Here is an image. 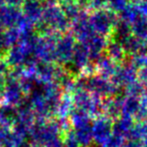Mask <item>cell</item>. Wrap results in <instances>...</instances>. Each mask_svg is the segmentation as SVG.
<instances>
[{"mask_svg":"<svg viewBox=\"0 0 147 147\" xmlns=\"http://www.w3.org/2000/svg\"><path fill=\"white\" fill-rule=\"evenodd\" d=\"M26 105L37 119H49L57 115V109L63 96L57 83H36L28 93Z\"/></svg>","mask_w":147,"mask_h":147,"instance_id":"obj_1","label":"cell"},{"mask_svg":"<svg viewBox=\"0 0 147 147\" xmlns=\"http://www.w3.org/2000/svg\"><path fill=\"white\" fill-rule=\"evenodd\" d=\"M106 55H108L110 59H112L116 63H122L125 55H126L122 45L116 40H112L108 42L106 47Z\"/></svg>","mask_w":147,"mask_h":147,"instance_id":"obj_16","label":"cell"},{"mask_svg":"<svg viewBox=\"0 0 147 147\" xmlns=\"http://www.w3.org/2000/svg\"><path fill=\"white\" fill-rule=\"evenodd\" d=\"M69 65L74 71L86 75V73L90 71L92 67H95V63L86 47L81 43H77Z\"/></svg>","mask_w":147,"mask_h":147,"instance_id":"obj_9","label":"cell"},{"mask_svg":"<svg viewBox=\"0 0 147 147\" xmlns=\"http://www.w3.org/2000/svg\"><path fill=\"white\" fill-rule=\"evenodd\" d=\"M53 1H55V3H57V4H59V3H63V4H65V3L69 2V0H53Z\"/></svg>","mask_w":147,"mask_h":147,"instance_id":"obj_21","label":"cell"},{"mask_svg":"<svg viewBox=\"0 0 147 147\" xmlns=\"http://www.w3.org/2000/svg\"><path fill=\"white\" fill-rule=\"evenodd\" d=\"M30 147H40V146H37V145H31Z\"/></svg>","mask_w":147,"mask_h":147,"instance_id":"obj_22","label":"cell"},{"mask_svg":"<svg viewBox=\"0 0 147 147\" xmlns=\"http://www.w3.org/2000/svg\"><path fill=\"white\" fill-rule=\"evenodd\" d=\"M113 124L111 118L107 115H100L92 122L93 139L97 146H102L113 133Z\"/></svg>","mask_w":147,"mask_h":147,"instance_id":"obj_10","label":"cell"},{"mask_svg":"<svg viewBox=\"0 0 147 147\" xmlns=\"http://www.w3.org/2000/svg\"><path fill=\"white\" fill-rule=\"evenodd\" d=\"M118 89H126L138 80V69L129 61L119 63L114 75L110 79Z\"/></svg>","mask_w":147,"mask_h":147,"instance_id":"obj_7","label":"cell"},{"mask_svg":"<svg viewBox=\"0 0 147 147\" xmlns=\"http://www.w3.org/2000/svg\"><path fill=\"white\" fill-rule=\"evenodd\" d=\"M140 1H147V0H139V2H140Z\"/></svg>","mask_w":147,"mask_h":147,"instance_id":"obj_23","label":"cell"},{"mask_svg":"<svg viewBox=\"0 0 147 147\" xmlns=\"http://www.w3.org/2000/svg\"><path fill=\"white\" fill-rule=\"evenodd\" d=\"M76 38L73 34L69 33H63L59 35L55 43V61L63 65H69L74 51L76 49Z\"/></svg>","mask_w":147,"mask_h":147,"instance_id":"obj_8","label":"cell"},{"mask_svg":"<svg viewBox=\"0 0 147 147\" xmlns=\"http://www.w3.org/2000/svg\"><path fill=\"white\" fill-rule=\"evenodd\" d=\"M63 147H81L71 131H67L63 139Z\"/></svg>","mask_w":147,"mask_h":147,"instance_id":"obj_18","label":"cell"},{"mask_svg":"<svg viewBox=\"0 0 147 147\" xmlns=\"http://www.w3.org/2000/svg\"><path fill=\"white\" fill-rule=\"evenodd\" d=\"M8 71H9V65L5 59L0 57V88L2 87L3 83L8 77Z\"/></svg>","mask_w":147,"mask_h":147,"instance_id":"obj_17","label":"cell"},{"mask_svg":"<svg viewBox=\"0 0 147 147\" xmlns=\"http://www.w3.org/2000/svg\"><path fill=\"white\" fill-rule=\"evenodd\" d=\"M63 130V128L59 122L49 119H37L29 132L28 139L31 141L32 145L42 147L53 141L61 139Z\"/></svg>","mask_w":147,"mask_h":147,"instance_id":"obj_3","label":"cell"},{"mask_svg":"<svg viewBox=\"0 0 147 147\" xmlns=\"http://www.w3.org/2000/svg\"><path fill=\"white\" fill-rule=\"evenodd\" d=\"M24 21L22 11L15 5L0 6V28L17 27Z\"/></svg>","mask_w":147,"mask_h":147,"instance_id":"obj_11","label":"cell"},{"mask_svg":"<svg viewBox=\"0 0 147 147\" xmlns=\"http://www.w3.org/2000/svg\"><path fill=\"white\" fill-rule=\"evenodd\" d=\"M131 31L134 36L139 39L146 40L147 39V16L141 14L132 24L130 25Z\"/></svg>","mask_w":147,"mask_h":147,"instance_id":"obj_15","label":"cell"},{"mask_svg":"<svg viewBox=\"0 0 147 147\" xmlns=\"http://www.w3.org/2000/svg\"><path fill=\"white\" fill-rule=\"evenodd\" d=\"M119 63L114 61L112 59L108 57V55H103L98 61L95 63V67H96L97 71L100 76L105 77L107 79H111L112 76L114 75L115 71L117 69V65Z\"/></svg>","mask_w":147,"mask_h":147,"instance_id":"obj_14","label":"cell"},{"mask_svg":"<svg viewBox=\"0 0 147 147\" xmlns=\"http://www.w3.org/2000/svg\"><path fill=\"white\" fill-rule=\"evenodd\" d=\"M24 20L32 27L35 25H40L41 17L43 12V4L39 0H24L22 8Z\"/></svg>","mask_w":147,"mask_h":147,"instance_id":"obj_12","label":"cell"},{"mask_svg":"<svg viewBox=\"0 0 147 147\" xmlns=\"http://www.w3.org/2000/svg\"><path fill=\"white\" fill-rule=\"evenodd\" d=\"M7 3L8 5H15L16 6L17 4H19L20 2H23L24 0H3Z\"/></svg>","mask_w":147,"mask_h":147,"instance_id":"obj_20","label":"cell"},{"mask_svg":"<svg viewBox=\"0 0 147 147\" xmlns=\"http://www.w3.org/2000/svg\"><path fill=\"white\" fill-rule=\"evenodd\" d=\"M41 27L43 32L61 33L67 29L69 20L61 8L53 0H49L43 5V12L41 17Z\"/></svg>","mask_w":147,"mask_h":147,"instance_id":"obj_2","label":"cell"},{"mask_svg":"<svg viewBox=\"0 0 147 147\" xmlns=\"http://www.w3.org/2000/svg\"><path fill=\"white\" fill-rule=\"evenodd\" d=\"M27 96L16 75L8 76L0 89V100L3 106L9 108H18L25 103Z\"/></svg>","mask_w":147,"mask_h":147,"instance_id":"obj_4","label":"cell"},{"mask_svg":"<svg viewBox=\"0 0 147 147\" xmlns=\"http://www.w3.org/2000/svg\"><path fill=\"white\" fill-rule=\"evenodd\" d=\"M88 18L94 32L104 37L108 36L114 31L115 25L118 21L112 10H106L103 8L95 10Z\"/></svg>","mask_w":147,"mask_h":147,"instance_id":"obj_6","label":"cell"},{"mask_svg":"<svg viewBox=\"0 0 147 147\" xmlns=\"http://www.w3.org/2000/svg\"><path fill=\"white\" fill-rule=\"evenodd\" d=\"M107 3H108V0H86V4L90 8H93L95 10L102 9V7Z\"/></svg>","mask_w":147,"mask_h":147,"instance_id":"obj_19","label":"cell"},{"mask_svg":"<svg viewBox=\"0 0 147 147\" xmlns=\"http://www.w3.org/2000/svg\"><path fill=\"white\" fill-rule=\"evenodd\" d=\"M74 109L86 113L90 117L100 116L104 111V101L88 91L79 89L71 93Z\"/></svg>","mask_w":147,"mask_h":147,"instance_id":"obj_5","label":"cell"},{"mask_svg":"<svg viewBox=\"0 0 147 147\" xmlns=\"http://www.w3.org/2000/svg\"><path fill=\"white\" fill-rule=\"evenodd\" d=\"M126 141H133L141 145H147V120L135 122Z\"/></svg>","mask_w":147,"mask_h":147,"instance_id":"obj_13","label":"cell"}]
</instances>
